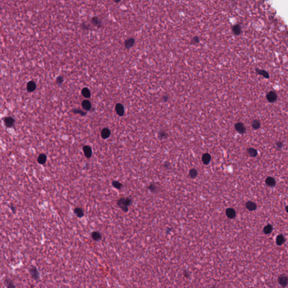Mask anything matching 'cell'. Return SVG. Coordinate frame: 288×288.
Masks as SVG:
<instances>
[{
    "instance_id": "6da1fadb",
    "label": "cell",
    "mask_w": 288,
    "mask_h": 288,
    "mask_svg": "<svg viewBox=\"0 0 288 288\" xmlns=\"http://www.w3.org/2000/svg\"><path fill=\"white\" fill-rule=\"evenodd\" d=\"M132 202V199L130 198H120L117 201V205L124 212H127Z\"/></svg>"
},
{
    "instance_id": "7a4b0ae2",
    "label": "cell",
    "mask_w": 288,
    "mask_h": 288,
    "mask_svg": "<svg viewBox=\"0 0 288 288\" xmlns=\"http://www.w3.org/2000/svg\"><path fill=\"white\" fill-rule=\"evenodd\" d=\"M29 272L31 278L35 281H38L40 279V274L38 269L36 267L33 266L29 268Z\"/></svg>"
},
{
    "instance_id": "3957f363",
    "label": "cell",
    "mask_w": 288,
    "mask_h": 288,
    "mask_svg": "<svg viewBox=\"0 0 288 288\" xmlns=\"http://www.w3.org/2000/svg\"><path fill=\"white\" fill-rule=\"evenodd\" d=\"M91 238L93 240L96 241H98L101 240L103 236H102L101 233L97 231H93L91 234Z\"/></svg>"
},
{
    "instance_id": "277c9868",
    "label": "cell",
    "mask_w": 288,
    "mask_h": 288,
    "mask_svg": "<svg viewBox=\"0 0 288 288\" xmlns=\"http://www.w3.org/2000/svg\"><path fill=\"white\" fill-rule=\"evenodd\" d=\"M278 281L281 286H285L288 284V278L285 275H282L278 277Z\"/></svg>"
},
{
    "instance_id": "5b68a950",
    "label": "cell",
    "mask_w": 288,
    "mask_h": 288,
    "mask_svg": "<svg viewBox=\"0 0 288 288\" xmlns=\"http://www.w3.org/2000/svg\"><path fill=\"white\" fill-rule=\"evenodd\" d=\"M276 94L273 91H271L267 95V99L270 103H273L277 99Z\"/></svg>"
},
{
    "instance_id": "8992f818",
    "label": "cell",
    "mask_w": 288,
    "mask_h": 288,
    "mask_svg": "<svg viewBox=\"0 0 288 288\" xmlns=\"http://www.w3.org/2000/svg\"><path fill=\"white\" fill-rule=\"evenodd\" d=\"M235 127L236 130L240 133H244L246 131V128L242 123H237L235 124Z\"/></svg>"
},
{
    "instance_id": "52a82bcc",
    "label": "cell",
    "mask_w": 288,
    "mask_h": 288,
    "mask_svg": "<svg viewBox=\"0 0 288 288\" xmlns=\"http://www.w3.org/2000/svg\"><path fill=\"white\" fill-rule=\"evenodd\" d=\"M73 211H74V213L75 214V215H76L78 218H82L83 216H84V212H83V210L81 208H79V207L75 208L74 209Z\"/></svg>"
},
{
    "instance_id": "ba28073f",
    "label": "cell",
    "mask_w": 288,
    "mask_h": 288,
    "mask_svg": "<svg viewBox=\"0 0 288 288\" xmlns=\"http://www.w3.org/2000/svg\"><path fill=\"white\" fill-rule=\"evenodd\" d=\"M226 214L228 218H231V219H233V218H235L236 216L235 210L233 208H230L226 209Z\"/></svg>"
},
{
    "instance_id": "9c48e42d",
    "label": "cell",
    "mask_w": 288,
    "mask_h": 288,
    "mask_svg": "<svg viewBox=\"0 0 288 288\" xmlns=\"http://www.w3.org/2000/svg\"><path fill=\"white\" fill-rule=\"evenodd\" d=\"M4 284L7 288H16L13 281L10 278H5L4 279Z\"/></svg>"
},
{
    "instance_id": "30bf717a",
    "label": "cell",
    "mask_w": 288,
    "mask_h": 288,
    "mask_svg": "<svg viewBox=\"0 0 288 288\" xmlns=\"http://www.w3.org/2000/svg\"><path fill=\"white\" fill-rule=\"evenodd\" d=\"M83 152H84L85 156L87 158H90L92 156V151L90 147L88 146H86L83 147Z\"/></svg>"
},
{
    "instance_id": "8fae6325",
    "label": "cell",
    "mask_w": 288,
    "mask_h": 288,
    "mask_svg": "<svg viewBox=\"0 0 288 288\" xmlns=\"http://www.w3.org/2000/svg\"><path fill=\"white\" fill-rule=\"evenodd\" d=\"M210 160H211V157H210V154L205 153L204 154L202 157V161L203 162L204 164L207 165L210 163Z\"/></svg>"
},
{
    "instance_id": "7c38bea8",
    "label": "cell",
    "mask_w": 288,
    "mask_h": 288,
    "mask_svg": "<svg viewBox=\"0 0 288 288\" xmlns=\"http://www.w3.org/2000/svg\"><path fill=\"white\" fill-rule=\"evenodd\" d=\"M115 109H116V113H118V114L119 115L122 116L123 115L124 112V107L122 104H118L116 105Z\"/></svg>"
},
{
    "instance_id": "4fadbf2b",
    "label": "cell",
    "mask_w": 288,
    "mask_h": 288,
    "mask_svg": "<svg viewBox=\"0 0 288 288\" xmlns=\"http://www.w3.org/2000/svg\"><path fill=\"white\" fill-rule=\"evenodd\" d=\"M47 156L44 154H40L37 158V162L39 164H44L46 162Z\"/></svg>"
},
{
    "instance_id": "5bb4252c",
    "label": "cell",
    "mask_w": 288,
    "mask_h": 288,
    "mask_svg": "<svg viewBox=\"0 0 288 288\" xmlns=\"http://www.w3.org/2000/svg\"><path fill=\"white\" fill-rule=\"evenodd\" d=\"M36 88V84L33 81H30L28 83L27 86H26V89L29 92H32L35 90Z\"/></svg>"
},
{
    "instance_id": "9a60e30c",
    "label": "cell",
    "mask_w": 288,
    "mask_h": 288,
    "mask_svg": "<svg viewBox=\"0 0 288 288\" xmlns=\"http://www.w3.org/2000/svg\"><path fill=\"white\" fill-rule=\"evenodd\" d=\"M241 27L240 25L236 24L232 27V32L235 35H239L241 32Z\"/></svg>"
},
{
    "instance_id": "2e32d148",
    "label": "cell",
    "mask_w": 288,
    "mask_h": 288,
    "mask_svg": "<svg viewBox=\"0 0 288 288\" xmlns=\"http://www.w3.org/2000/svg\"><path fill=\"white\" fill-rule=\"evenodd\" d=\"M246 208L249 210L253 211V210H256L257 208V205L254 203L251 202V201H248L246 204Z\"/></svg>"
},
{
    "instance_id": "e0dca14e",
    "label": "cell",
    "mask_w": 288,
    "mask_h": 288,
    "mask_svg": "<svg viewBox=\"0 0 288 288\" xmlns=\"http://www.w3.org/2000/svg\"><path fill=\"white\" fill-rule=\"evenodd\" d=\"M5 125L7 127H10L13 126L14 119L11 117H6L5 119Z\"/></svg>"
},
{
    "instance_id": "ac0fdd59",
    "label": "cell",
    "mask_w": 288,
    "mask_h": 288,
    "mask_svg": "<svg viewBox=\"0 0 288 288\" xmlns=\"http://www.w3.org/2000/svg\"><path fill=\"white\" fill-rule=\"evenodd\" d=\"M110 135V131L108 128H104L101 131V136L104 139L108 138Z\"/></svg>"
},
{
    "instance_id": "d6986e66",
    "label": "cell",
    "mask_w": 288,
    "mask_h": 288,
    "mask_svg": "<svg viewBox=\"0 0 288 288\" xmlns=\"http://www.w3.org/2000/svg\"><path fill=\"white\" fill-rule=\"evenodd\" d=\"M266 183L269 186H273L276 184V181H275V180L273 177H269L267 178V179L266 180Z\"/></svg>"
},
{
    "instance_id": "ffe728a7",
    "label": "cell",
    "mask_w": 288,
    "mask_h": 288,
    "mask_svg": "<svg viewBox=\"0 0 288 288\" xmlns=\"http://www.w3.org/2000/svg\"><path fill=\"white\" fill-rule=\"evenodd\" d=\"M82 105L83 108L86 110H89L91 108V104L89 100H84Z\"/></svg>"
},
{
    "instance_id": "44dd1931",
    "label": "cell",
    "mask_w": 288,
    "mask_h": 288,
    "mask_svg": "<svg viewBox=\"0 0 288 288\" xmlns=\"http://www.w3.org/2000/svg\"><path fill=\"white\" fill-rule=\"evenodd\" d=\"M135 43V40L133 38H129L125 41V46L127 48H130L133 46Z\"/></svg>"
},
{
    "instance_id": "7402d4cb",
    "label": "cell",
    "mask_w": 288,
    "mask_h": 288,
    "mask_svg": "<svg viewBox=\"0 0 288 288\" xmlns=\"http://www.w3.org/2000/svg\"><path fill=\"white\" fill-rule=\"evenodd\" d=\"M111 184H112V186L114 188H115L118 190L121 189L123 187L122 183H121L120 182L118 181H113L111 182Z\"/></svg>"
},
{
    "instance_id": "603a6c76",
    "label": "cell",
    "mask_w": 288,
    "mask_h": 288,
    "mask_svg": "<svg viewBox=\"0 0 288 288\" xmlns=\"http://www.w3.org/2000/svg\"><path fill=\"white\" fill-rule=\"evenodd\" d=\"M284 242H285V238H284V236L280 235H278V236L277 237L276 243L278 245H281L283 244L284 243Z\"/></svg>"
},
{
    "instance_id": "cb8c5ba5",
    "label": "cell",
    "mask_w": 288,
    "mask_h": 288,
    "mask_svg": "<svg viewBox=\"0 0 288 288\" xmlns=\"http://www.w3.org/2000/svg\"><path fill=\"white\" fill-rule=\"evenodd\" d=\"M82 93L83 96L86 97V98H89L91 96L90 91H89V90L87 88H84V89H82Z\"/></svg>"
},
{
    "instance_id": "d4e9b609",
    "label": "cell",
    "mask_w": 288,
    "mask_h": 288,
    "mask_svg": "<svg viewBox=\"0 0 288 288\" xmlns=\"http://www.w3.org/2000/svg\"><path fill=\"white\" fill-rule=\"evenodd\" d=\"M248 152L251 157H255L257 155V151L254 148H249L248 149Z\"/></svg>"
},
{
    "instance_id": "484cf974",
    "label": "cell",
    "mask_w": 288,
    "mask_h": 288,
    "mask_svg": "<svg viewBox=\"0 0 288 288\" xmlns=\"http://www.w3.org/2000/svg\"><path fill=\"white\" fill-rule=\"evenodd\" d=\"M197 175H198L197 170L194 169V168L190 169V171L189 172V176L190 177L192 178H195L196 177Z\"/></svg>"
},
{
    "instance_id": "4316f807",
    "label": "cell",
    "mask_w": 288,
    "mask_h": 288,
    "mask_svg": "<svg viewBox=\"0 0 288 288\" xmlns=\"http://www.w3.org/2000/svg\"><path fill=\"white\" fill-rule=\"evenodd\" d=\"M272 231V226L271 225H268L266 226H265L263 229V232L264 234H270Z\"/></svg>"
},
{
    "instance_id": "83f0119b",
    "label": "cell",
    "mask_w": 288,
    "mask_h": 288,
    "mask_svg": "<svg viewBox=\"0 0 288 288\" xmlns=\"http://www.w3.org/2000/svg\"><path fill=\"white\" fill-rule=\"evenodd\" d=\"M257 72H258V73L259 74L262 75V76H263L264 77H265V78H269L268 73H267V72H266L265 70H259V69H257Z\"/></svg>"
},
{
    "instance_id": "f1b7e54d",
    "label": "cell",
    "mask_w": 288,
    "mask_h": 288,
    "mask_svg": "<svg viewBox=\"0 0 288 288\" xmlns=\"http://www.w3.org/2000/svg\"><path fill=\"white\" fill-rule=\"evenodd\" d=\"M260 125H261L260 122H259V121L257 120H253L252 122V124H251L253 128L255 129V130H256V129H258L259 127H260Z\"/></svg>"
},
{
    "instance_id": "f546056e",
    "label": "cell",
    "mask_w": 288,
    "mask_h": 288,
    "mask_svg": "<svg viewBox=\"0 0 288 288\" xmlns=\"http://www.w3.org/2000/svg\"><path fill=\"white\" fill-rule=\"evenodd\" d=\"M149 189L152 192V193H155V192H157V190L158 189V187L157 186V185H155V184L154 183H151L150 185H149Z\"/></svg>"
},
{
    "instance_id": "4dcf8cb0",
    "label": "cell",
    "mask_w": 288,
    "mask_h": 288,
    "mask_svg": "<svg viewBox=\"0 0 288 288\" xmlns=\"http://www.w3.org/2000/svg\"><path fill=\"white\" fill-rule=\"evenodd\" d=\"M92 21L93 24H95V25H97V26H100V24L101 23V22L100 21V20H99L97 18H93L92 20Z\"/></svg>"
},
{
    "instance_id": "1f68e13d",
    "label": "cell",
    "mask_w": 288,
    "mask_h": 288,
    "mask_svg": "<svg viewBox=\"0 0 288 288\" xmlns=\"http://www.w3.org/2000/svg\"><path fill=\"white\" fill-rule=\"evenodd\" d=\"M199 42V38L198 37H194L193 39L191 41V43L193 44H195Z\"/></svg>"
},
{
    "instance_id": "d6a6232c",
    "label": "cell",
    "mask_w": 288,
    "mask_h": 288,
    "mask_svg": "<svg viewBox=\"0 0 288 288\" xmlns=\"http://www.w3.org/2000/svg\"><path fill=\"white\" fill-rule=\"evenodd\" d=\"M10 208L11 210H12V213H16V207H15V206H14L13 205H12V204H11V205L10 206Z\"/></svg>"
},
{
    "instance_id": "836d02e7",
    "label": "cell",
    "mask_w": 288,
    "mask_h": 288,
    "mask_svg": "<svg viewBox=\"0 0 288 288\" xmlns=\"http://www.w3.org/2000/svg\"><path fill=\"white\" fill-rule=\"evenodd\" d=\"M183 274H184V275H185V276L186 277V278H188L189 277V276H190V273H189L188 271H184V272H183Z\"/></svg>"
},
{
    "instance_id": "e575fe53",
    "label": "cell",
    "mask_w": 288,
    "mask_h": 288,
    "mask_svg": "<svg viewBox=\"0 0 288 288\" xmlns=\"http://www.w3.org/2000/svg\"><path fill=\"white\" fill-rule=\"evenodd\" d=\"M63 78H61V77H58L57 79V82L58 83H61L63 82Z\"/></svg>"
},
{
    "instance_id": "d590c367",
    "label": "cell",
    "mask_w": 288,
    "mask_h": 288,
    "mask_svg": "<svg viewBox=\"0 0 288 288\" xmlns=\"http://www.w3.org/2000/svg\"><path fill=\"white\" fill-rule=\"evenodd\" d=\"M276 146H277V147H278V148H281V147L283 146V143L281 142H277Z\"/></svg>"
},
{
    "instance_id": "8d00e7d4",
    "label": "cell",
    "mask_w": 288,
    "mask_h": 288,
    "mask_svg": "<svg viewBox=\"0 0 288 288\" xmlns=\"http://www.w3.org/2000/svg\"><path fill=\"white\" fill-rule=\"evenodd\" d=\"M160 135H161V136H160V137H166V136H165L166 134V132H160Z\"/></svg>"
},
{
    "instance_id": "74e56055",
    "label": "cell",
    "mask_w": 288,
    "mask_h": 288,
    "mask_svg": "<svg viewBox=\"0 0 288 288\" xmlns=\"http://www.w3.org/2000/svg\"><path fill=\"white\" fill-rule=\"evenodd\" d=\"M286 212L288 213V206H287V207H286Z\"/></svg>"
},
{
    "instance_id": "f35d334b",
    "label": "cell",
    "mask_w": 288,
    "mask_h": 288,
    "mask_svg": "<svg viewBox=\"0 0 288 288\" xmlns=\"http://www.w3.org/2000/svg\"><path fill=\"white\" fill-rule=\"evenodd\" d=\"M114 1H115V2H119V1H120V0H114Z\"/></svg>"
}]
</instances>
